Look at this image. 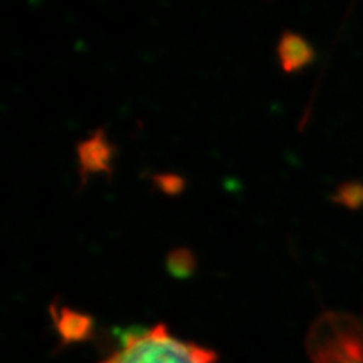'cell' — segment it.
<instances>
[{
    "mask_svg": "<svg viewBox=\"0 0 363 363\" xmlns=\"http://www.w3.org/2000/svg\"><path fill=\"white\" fill-rule=\"evenodd\" d=\"M218 354L172 335L167 325L130 328L121 335L120 347L100 363H217Z\"/></svg>",
    "mask_w": 363,
    "mask_h": 363,
    "instance_id": "6da1fadb",
    "label": "cell"
},
{
    "mask_svg": "<svg viewBox=\"0 0 363 363\" xmlns=\"http://www.w3.org/2000/svg\"><path fill=\"white\" fill-rule=\"evenodd\" d=\"M306 348L312 363H363V324L348 313H324L311 327Z\"/></svg>",
    "mask_w": 363,
    "mask_h": 363,
    "instance_id": "7a4b0ae2",
    "label": "cell"
},
{
    "mask_svg": "<svg viewBox=\"0 0 363 363\" xmlns=\"http://www.w3.org/2000/svg\"><path fill=\"white\" fill-rule=\"evenodd\" d=\"M79 157V174H81L82 185L86 180L97 173H105L111 176L112 173V157L113 147L109 143L104 129H97L91 133L86 140L77 145Z\"/></svg>",
    "mask_w": 363,
    "mask_h": 363,
    "instance_id": "3957f363",
    "label": "cell"
},
{
    "mask_svg": "<svg viewBox=\"0 0 363 363\" xmlns=\"http://www.w3.org/2000/svg\"><path fill=\"white\" fill-rule=\"evenodd\" d=\"M277 53L281 68L286 73L303 70L304 67L311 65L315 61L316 56L313 45L300 33L291 30L281 33Z\"/></svg>",
    "mask_w": 363,
    "mask_h": 363,
    "instance_id": "277c9868",
    "label": "cell"
},
{
    "mask_svg": "<svg viewBox=\"0 0 363 363\" xmlns=\"http://www.w3.org/2000/svg\"><path fill=\"white\" fill-rule=\"evenodd\" d=\"M52 313L55 318L56 328H58L64 342L84 340L91 335V330H93V320L85 313H79L68 308H60L56 311L55 306H52Z\"/></svg>",
    "mask_w": 363,
    "mask_h": 363,
    "instance_id": "5b68a950",
    "label": "cell"
},
{
    "mask_svg": "<svg viewBox=\"0 0 363 363\" xmlns=\"http://www.w3.org/2000/svg\"><path fill=\"white\" fill-rule=\"evenodd\" d=\"M165 267L169 274L176 279H188L197 268V257L189 248L177 247L168 253Z\"/></svg>",
    "mask_w": 363,
    "mask_h": 363,
    "instance_id": "8992f818",
    "label": "cell"
},
{
    "mask_svg": "<svg viewBox=\"0 0 363 363\" xmlns=\"http://www.w3.org/2000/svg\"><path fill=\"white\" fill-rule=\"evenodd\" d=\"M332 201L339 206L357 211L363 208V182L350 180L340 184L332 196Z\"/></svg>",
    "mask_w": 363,
    "mask_h": 363,
    "instance_id": "52a82bcc",
    "label": "cell"
},
{
    "mask_svg": "<svg viewBox=\"0 0 363 363\" xmlns=\"http://www.w3.org/2000/svg\"><path fill=\"white\" fill-rule=\"evenodd\" d=\"M159 189H162L167 194H177L184 189V180L174 174H161L155 177Z\"/></svg>",
    "mask_w": 363,
    "mask_h": 363,
    "instance_id": "ba28073f",
    "label": "cell"
}]
</instances>
